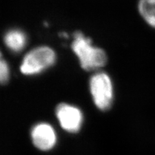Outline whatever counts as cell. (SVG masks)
Returning <instances> with one entry per match:
<instances>
[{
    "instance_id": "1",
    "label": "cell",
    "mask_w": 155,
    "mask_h": 155,
    "mask_svg": "<svg viewBox=\"0 0 155 155\" xmlns=\"http://www.w3.org/2000/svg\"><path fill=\"white\" fill-rule=\"evenodd\" d=\"M92 40L80 31L74 33V40L71 48L78 58L82 69L92 71L100 69L107 62V56L102 48L93 46Z\"/></svg>"
},
{
    "instance_id": "2",
    "label": "cell",
    "mask_w": 155,
    "mask_h": 155,
    "mask_svg": "<svg viewBox=\"0 0 155 155\" xmlns=\"http://www.w3.org/2000/svg\"><path fill=\"white\" fill-rule=\"evenodd\" d=\"M56 61V54L52 48L40 46L33 48L25 56L19 69L24 75L34 76L52 67Z\"/></svg>"
},
{
    "instance_id": "3",
    "label": "cell",
    "mask_w": 155,
    "mask_h": 155,
    "mask_svg": "<svg viewBox=\"0 0 155 155\" xmlns=\"http://www.w3.org/2000/svg\"><path fill=\"white\" fill-rule=\"evenodd\" d=\"M89 90L95 105L101 110H107L112 105L114 98L113 81L104 72L95 73L89 80Z\"/></svg>"
},
{
    "instance_id": "4",
    "label": "cell",
    "mask_w": 155,
    "mask_h": 155,
    "mask_svg": "<svg viewBox=\"0 0 155 155\" xmlns=\"http://www.w3.org/2000/svg\"><path fill=\"white\" fill-rule=\"evenodd\" d=\"M56 114L61 127L69 133H76L83 122V114L76 107L61 103L57 106Z\"/></svg>"
},
{
    "instance_id": "5",
    "label": "cell",
    "mask_w": 155,
    "mask_h": 155,
    "mask_svg": "<svg viewBox=\"0 0 155 155\" xmlns=\"http://www.w3.org/2000/svg\"><path fill=\"white\" fill-rule=\"evenodd\" d=\"M31 138L35 146L42 151H48L54 146L56 135L54 129L47 123H40L34 126Z\"/></svg>"
},
{
    "instance_id": "6",
    "label": "cell",
    "mask_w": 155,
    "mask_h": 155,
    "mask_svg": "<svg viewBox=\"0 0 155 155\" xmlns=\"http://www.w3.org/2000/svg\"><path fill=\"white\" fill-rule=\"evenodd\" d=\"M25 33L19 29H12L7 32L4 36V42L10 50L13 52H20L27 44Z\"/></svg>"
},
{
    "instance_id": "7",
    "label": "cell",
    "mask_w": 155,
    "mask_h": 155,
    "mask_svg": "<svg viewBox=\"0 0 155 155\" xmlns=\"http://www.w3.org/2000/svg\"><path fill=\"white\" fill-rule=\"evenodd\" d=\"M138 11L149 25L155 28V0H140Z\"/></svg>"
},
{
    "instance_id": "8",
    "label": "cell",
    "mask_w": 155,
    "mask_h": 155,
    "mask_svg": "<svg viewBox=\"0 0 155 155\" xmlns=\"http://www.w3.org/2000/svg\"><path fill=\"white\" fill-rule=\"evenodd\" d=\"M10 78L9 66L2 56L0 60V81L2 84H6Z\"/></svg>"
}]
</instances>
